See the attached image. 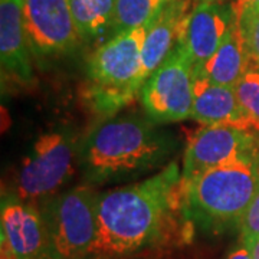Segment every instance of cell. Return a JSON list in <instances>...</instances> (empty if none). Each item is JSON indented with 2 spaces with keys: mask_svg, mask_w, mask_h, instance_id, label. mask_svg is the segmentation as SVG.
I'll use <instances>...</instances> for the list:
<instances>
[{
  "mask_svg": "<svg viewBox=\"0 0 259 259\" xmlns=\"http://www.w3.org/2000/svg\"><path fill=\"white\" fill-rule=\"evenodd\" d=\"M233 9H235V15L241 13L243 10L259 9V0H236Z\"/></svg>",
  "mask_w": 259,
  "mask_h": 259,
  "instance_id": "cell-21",
  "label": "cell"
},
{
  "mask_svg": "<svg viewBox=\"0 0 259 259\" xmlns=\"http://www.w3.org/2000/svg\"><path fill=\"white\" fill-rule=\"evenodd\" d=\"M170 0H115L111 29L114 35L147 28Z\"/></svg>",
  "mask_w": 259,
  "mask_h": 259,
  "instance_id": "cell-17",
  "label": "cell"
},
{
  "mask_svg": "<svg viewBox=\"0 0 259 259\" xmlns=\"http://www.w3.org/2000/svg\"><path fill=\"white\" fill-rule=\"evenodd\" d=\"M68 5L81 39H91L111 28L115 0H68Z\"/></svg>",
  "mask_w": 259,
  "mask_h": 259,
  "instance_id": "cell-16",
  "label": "cell"
},
{
  "mask_svg": "<svg viewBox=\"0 0 259 259\" xmlns=\"http://www.w3.org/2000/svg\"><path fill=\"white\" fill-rule=\"evenodd\" d=\"M245 245V243H243ZM248 249L250 250V253H252V259H259V238L256 241L250 242L248 245H245Z\"/></svg>",
  "mask_w": 259,
  "mask_h": 259,
  "instance_id": "cell-23",
  "label": "cell"
},
{
  "mask_svg": "<svg viewBox=\"0 0 259 259\" xmlns=\"http://www.w3.org/2000/svg\"><path fill=\"white\" fill-rule=\"evenodd\" d=\"M180 179L171 161L146 180L98 194L93 258L124 256L157 241L171 213L183 214Z\"/></svg>",
  "mask_w": 259,
  "mask_h": 259,
  "instance_id": "cell-1",
  "label": "cell"
},
{
  "mask_svg": "<svg viewBox=\"0 0 259 259\" xmlns=\"http://www.w3.org/2000/svg\"><path fill=\"white\" fill-rule=\"evenodd\" d=\"M236 20L249 58V66L259 68V9L243 10L236 15Z\"/></svg>",
  "mask_w": 259,
  "mask_h": 259,
  "instance_id": "cell-19",
  "label": "cell"
},
{
  "mask_svg": "<svg viewBox=\"0 0 259 259\" xmlns=\"http://www.w3.org/2000/svg\"><path fill=\"white\" fill-rule=\"evenodd\" d=\"M176 141L153 122L122 117L100 124L82 147L85 177L93 183H110L136 177L166 163Z\"/></svg>",
  "mask_w": 259,
  "mask_h": 259,
  "instance_id": "cell-2",
  "label": "cell"
},
{
  "mask_svg": "<svg viewBox=\"0 0 259 259\" xmlns=\"http://www.w3.org/2000/svg\"><path fill=\"white\" fill-rule=\"evenodd\" d=\"M29 48L37 58L64 55L81 39L68 0H23Z\"/></svg>",
  "mask_w": 259,
  "mask_h": 259,
  "instance_id": "cell-9",
  "label": "cell"
},
{
  "mask_svg": "<svg viewBox=\"0 0 259 259\" xmlns=\"http://www.w3.org/2000/svg\"><path fill=\"white\" fill-rule=\"evenodd\" d=\"M193 9L192 0H170L147 26L141 51L146 81L183 42L186 25Z\"/></svg>",
  "mask_w": 259,
  "mask_h": 259,
  "instance_id": "cell-12",
  "label": "cell"
},
{
  "mask_svg": "<svg viewBox=\"0 0 259 259\" xmlns=\"http://www.w3.org/2000/svg\"><path fill=\"white\" fill-rule=\"evenodd\" d=\"M28 36L23 22V0H0V61L3 74L20 82L32 79Z\"/></svg>",
  "mask_w": 259,
  "mask_h": 259,
  "instance_id": "cell-13",
  "label": "cell"
},
{
  "mask_svg": "<svg viewBox=\"0 0 259 259\" xmlns=\"http://www.w3.org/2000/svg\"><path fill=\"white\" fill-rule=\"evenodd\" d=\"M97 199L98 194L90 187L78 186L45 206L42 214L47 225L49 256L93 258L97 241Z\"/></svg>",
  "mask_w": 259,
  "mask_h": 259,
  "instance_id": "cell-5",
  "label": "cell"
},
{
  "mask_svg": "<svg viewBox=\"0 0 259 259\" xmlns=\"http://www.w3.org/2000/svg\"><path fill=\"white\" fill-rule=\"evenodd\" d=\"M248 68L249 58L236 20L216 54L202 66H193V72L212 83L235 88Z\"/></svg>",
  "mask_w": 259,
  "mask_h": 259,
  "instance_id": "cell-15",
  "label": "cell"
},
{
  "mask_svg": "<svg viewBox=\"0 0 259 259\" xmlns=\"http://www.w3.org/2000/svg\"><path fill=\"white\" fill-rule=\"evenodd\" d=\"M2 246L15 259H44L48 255V232L44 214L33 204L18 200L2 203Z\"/></svg>",
  "mask_w": 259,
  "mask_h": 259,
  "instance_id": "cell-10",
  "label": "cell"
},
{
  "mask_svg": "<svg viewBox=\"0 0 259 259\" xmlns=\"http://www.w3.org/2000/svg\"><path fill=\"white\" fill-rule=\"evenodd\" d=\"M44 259H55V258H52V256H49V255H47V256H45V258H44ZM91 259H93V258H91Z\"/></svg>",
  "mask_w": 259,
  "mask_h": 259,
  "instance_id": "cell-25",
  "label": "cell"
},
{
  "mask_svg": "<svg viewBox=\"0 0 259 259\" xmlns=\"http://www.w3.org/2000/svg\"><path fill=\"white\" fill-rule=\"evenodd\" d=\"M236 22L232 6L199 0L186 25L185 45L193 66H202L222 45L228 32Z\"/></svg>",
  "mask_w": 259,
  "mask_h": 259,
  "instance_id": "cell-11",
  "label": "cell"
},
{
  "mask_svg": "<svg viewBox=\"0 0 259 259\" xmlns=\"http://www.w3.org/2000/svg\"><path fill=\"white\" fill-rule=\"evenodd\" d=\"M226 259H252V253L245 245H242L241 248L233 250Z\"/></svg>",
  "mask_w": 259,
  "mask_h": 259,
  "instance_id": "cell-22",
  "label": "cell"
},
{
  "mask_svg": "<svg viewBox=\"0 0 259 259\" xmlns=\"http://www.w3.org/2000/svg\"><path fill=\"white\" fill-rule=\"evenodd\" d=\"M146 30L117 33L90 58L87 101L102 117H111L130 104L146 82L141 55Z\"/></svg>",
  "mask_w": 259,
  "mask_h": 259,
  "instance_id": "cell-4",
  "label": "cell"
},
{
  "mask_svg": "<svg viewBox=\"0 0 259 259\" xmlns=\"http://www.w3.org/2000/svg\"><path fill=\"white\" fill-rule=\"evenodd\" d=\"M143 107L156 122L190 118L193 110V62L183 42L150 75L140 91Z\"/></svg>",
  "mask_w": 259,
  "mask_h": 259,
  "instance_id": "cell-6",
  "label": "cell"
},
{
  "mask_svg": "<svg viewBox=\"0 0 259 259\" xmlns=\"http://www.w3.org/2000/svg\"><path fill=\"white\" fill-rule=\"evenodd\" d=\"M203 2H209V3H214V5H222V6H231L232 3L235 6V3H236V0H203Z\"/></svg>",
  "mask_w": 259,
  "mask_h": 259,
  "instance_id": "cell-24",
  "label": "cell"
},
{
  "mask_svg": "<svg viewBox=\"0 0 259 259\" xmlns=\"http://www.w3.org/2000/svg\"><path fill=\"white\" fill-rule=\"evenodd\" d=\"M242 241L245 245L256 241L259 238V193L255 196L252 203L245 213L242 221Z\"/></svg>",
  "mask_w": 259,
  "mask_h": 259,
  "instance_id": "cell-20",
  "label": "cell"
},
{
  "mask_svg": "<svg viewBox=\"0 0 259 259\" xmlns=\"http://www.w3.org/2000/svg\"><path fill=\"white\" fill-rule=\"evenodd\" d=\"M236 98L250 127L259 131V68L249 66L235 87Z\"/></svg>",
  "mask_w": 259,
  "mask_h": 259,
  "instance_id": "cell-18",
  "label": "cell"
},
{
  "mask_svg": "<svg viewBox=\"0 0 259 259\" xmlns=\"http://www.w3.org/2000/svg\"><path fill=\"white\" fill-rule=\"evenodd\" d=\"M255 146L250 130L235 125H204L186 147L180 179L182 196L183 190L196 179L239 157Z\"/></svg>",
  "mask_w": 259,
  "mask_h": 259,
  "instance_id": "cell-8",
  "label": "cell"
},
{
  "mask_svg": "<svg viewBox=\"0 0 259 259\" xmlns=\"http://www.w3.org/2000/svg\"><path fill=\"white\" fill-rule=\"evenodd\" d=\"M193 110L190 118L203 125H235L252 130L235 88L216 85L193 72Z\"/></svg>",
  "mask_w": 259,
  "mask_h": 259,
  "instance_id": "cell-14",
  "label": "cell"
},
{
  "mask_svg": "<svg viewBox=\"0 0 259 259\" xmlns=\"http://www.w3.org/2000/svg\"><path fill=\"white\" fill-rule=\"evenodd\" d=\"M259 193V150L249 151L196 179L183 190V218L204 231L239 226Z\"/></svg>",
  "mask_w": 259,
  "mask_h": 259,
  "instance_id": "cell-3",
  "label": "cell"
},
{
  "mask_svg": "<svg viewBox=\"0 0 259 259\" xmlns=\"http://www.w3.org/2000/svg\"><path fill=\"white\" fill-rule=\"evenodd\" d=\"M74 140L66 133L39 136L19 171V199L29 203L59 190L74 175Z\"/></svg>",
  "mask_w": 259,
  "mask_h": 259,
  "instance_id": "cell-7",
  "label": "cell"
}]
</instances>
